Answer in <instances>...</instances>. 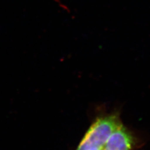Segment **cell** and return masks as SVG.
Instances as JSON below:
<instances>
[{"mask_svg":"<svg viewBox=\"0 0 150 150\" xmlns=\"http://www.w3.org/2000/svg\"><path fill=\"white\" fill-rule=\"evenodd\" d=\"M134 145V135L121 125L111 134L101 150H132Z\"/></svg>","mask_w":150,"mask_h":150,"instance_id":"cell-2","label":"cell"},{"mask_svg":"<svg viewBox=\"0 0 150 150\" xmlns=\"http://www.w3.org/2000/svg\"><path fill=\"white\" fill-rule=\"evenodd\" d=\"M121 125L118 112L98 117L87 129L76 150H101L111 134Z\"/></svg>","mask_w":150,"mask_h":150,"instance_id":"cell-1","label":"cell"}]
</instances>
